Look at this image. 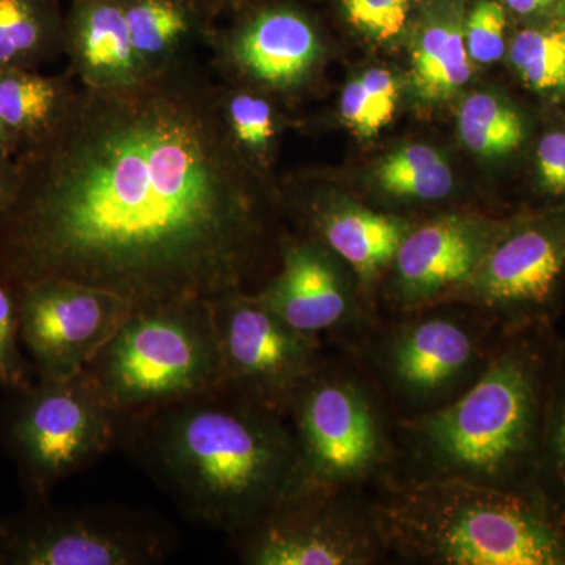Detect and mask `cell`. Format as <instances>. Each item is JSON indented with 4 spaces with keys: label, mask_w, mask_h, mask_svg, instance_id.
Listing matches in <instances>:
<instances>
[{
    "label": "cell",
    "mask_w": 565,
    "mask_h": 565,
    "mask_svg": "<svg viewBox=\"0 0 565 565\" xmlns=\"http://www.w3.org/2000/svg\"><path fill=\"white\" fill-rule=\"evenodd\" d=\"M14 159L0 218L11 291L65 278L134 308L252 291L262 199L223 88L191 55L120 87L77 84L61 120Z\"/></svg>",
    "instance_id": "1"
},
{
    "label": "cell",
    "mask_w": 565,
    "mask_h": 565,
    "mask_svg": "<svg viewBox=\"0 0 565 565\" xmlns=\"http://www.w3.org/2000/svg\"><path fill=\"white\" fill-rule=\"evenodd\" d=\"M120 445L185 515L230 537L280 503L296 470L288 418L226 386L126 415Z\"/></svg>",
    "instance_id": "2"
},
{
    "label": "cell",
    "mask_w": 565,
    "mask_h": 565,
    "mask_svg": "<svg viewBox=\"0 0 565 565\" xmlns=\"http://www.w3.org/2000/svg\"><path fill=\"white\" fill-rule=\"evenodd\" d=\"M561 337L556 322L504 327L467 392L430 414L397 419L386 481L459 479L542 498L539 471Z\"/></svg>",
    "instance_id": "3"
},
{
    "label": "cell",
    "mask_w": 565,
    "mask_h": 565,
    "mask_svg": "<svg viewBox=\"0 0 565 565\" xmlns=\"http://www.w3.org/2000/svg\"><path fill=\"white\" fill-rule=\"evenodd\" d=\"M390 556L424 565H565V522L545 501L459 479L373 490Z\"/></svg>",
    "instance_id": "4"
},
{
    "label": "cell",
    "mask_w": 565,
    "mask_h": 565,
    "mask_svg": "<svg viewBox=\"0 0 565 565\" xmlns=\"http://www.w3.org/2000/svg\"><path fill=\"white\" fill-rule=\"evenodd\" d=\"M504 326L478 305L445 300L375 321L340 345L385 397L397 419L452 403L482 374Z\"/></svg>",
    "instance_id": "5"
},
{
    "label": "cell",
    "mask_w": 565,
    "mask_h": 565,
    "mask_svg": "<svg viewBox=\"0 0 565 565\" xmlns=\"http://www.w3.org/2000/svg\"><path fill=\"white\" fill-rule=\"evenodd\" d=\"M296 470L288 493L374 490L393 473L392 408L348 353H326L294 393L288 414Z\"/></svg>",
    "instance_id": "6"
},
{
    "label": "cell",
    "mask_w": 565,
    "mask_h": 565,
    "mask_svg": "<svg viewBox=\"0 0 565 565\" xmlns=\"http://www.w3.org/2000/svg\"><path fill=\"white\" fill-rule=\"evenodd\" d=\"M85 371L126 415L222 388L210 302L134 308Z\"/></svg>",
    "instance_id": "7"
},
{
    "label": "cell",
    "mask_w": 565,
    "mask_h": 565,
    "mask_svg": "<svg viewBox=\"0 0 565 565\" xmlns=\"http://www.w3.org/2000/svg\"><path fill=\"white\" fill-rule=\"evenodd\" d=\"M126 414L107 399L87 371L66 377L35 375L7 392L0 440L33 503L121 444Z\"/></svg>",
    "instance_id": "8"
},
{
    "label": "cell",
    "mask_w": 565,
    "mask_h": 565,
    "mask_svg": "<svg viewBox=\"0 0 565 565\" xmlns=\"http://www.w3.org/2000/svg\"><path fill=\"white\" fill-rule=\"evenodd\" d=\"M177 530L122 505L52 508L0 519V565H152L173 555Z\"/></svg>",
    "instance_id": "9"
},
{
    "label": "cell",
    "mask_w": 565,
    "mask_h": 565,
    "mask_svg": "<svg viewBox=\"0 0 565 565\" xmlns=\"http://www.w3.org/2000/svg\"><path fill=\"white\" fill-rule=\"evenodd\" d=\"M230 541L247 565H375L392 559L373 490L285 494L269 514Z\"/></svg>",
    "instance_id": "10"
},
{
    "label": "cell",
    "mask_w": 565,
    "mask_h": 565,
    "mask_svg": "<svg viewBox=\"0 0 565 565\" xmlns=\"http://www.w3.org/2000/svg\"><path fill=\"white\" fill-rule=\"evenodd\" d=\"M223 366V386L286 416L294 393L326 356V341L294 329L255 291L210 302Z\"/></svg>",
    "instance_id": "11"
},
{
    "label": "cell",
    "mask_w": 565,
    "mask_h": 565,
    "mask_svg": "<svg viewBox=\"0 0 565 565\" xmlns=\"http://www.w3.org/2000/svg\"><path fill=\"white\" fill-rule=\"evenodd\" d=\"M565 297V211L511 218L463 289L504 327L556 322Z\"/></svg>",
    "instance_id": "12"
},
{
    "label": "cell",
    "mask_w": 565,
    "mask_h": 565,
    "mask_svg": "<svg viewBox=\"0 0 565 565\" xmlns=\"http://www.w3.org/2000/svg\"><path fill=\"white\" fill-rule=\"evenodd\" d=\"M20 340L35 375L81 373L132 313L128 300L65 278L14 289Z\"/></svg>",
    "instance_id": "13"
},
{
    "label": "cell",
    "mask_w": 565,
    "mask_h": 565,
    "mask_svg": "<svg viewBox=\"0 0 565 565\" xmlns=\"http://www.w3.org/2000/svg\"><path fill=\"white\" fill-rule=\"evenodd\" d=\"M256 296L294 329L340 348L379 316L351 267L311 237H285Z\"/></svg>",
    "instance_id": "14"
},
{
    "label": "cell",
    "mask_w": 565,
    "mask_h": 565,
    "mask_svg": "<svg viewBox=\"0 0 565 565\" xmlns=\"http://www.w3.org/2000/svg\"><path fill=\"white\" fill-rule=\"evenodd\" d=\"M509 221L448 212L415 223L379 285V313L394 315L460 299Z\"/></svg>",
    "instance_id": "15"
},
{
    "label": "cell",
    "mask_w": 565,
    "mask_h": 565,
    "mask_svg": "<svg viewBox=\"0 0 565 565\" xmlns=\"http://www.w3.org/2000/svg\"><path fill=\"white\" fill-rule=\"evenodd\" d=\"M221 43L234 68L277 90L302 84L322 54L313 24L285 6L253 11Z\"/></svg>",
    "instance_id": "16"
},
{
    "label": "cell",
    "mask_w": 565,
    "mask_h": 565,
    "mask_svg": "<svg viewBox=\"0 0 565 565\" xmlns=\"http://www.w3.org/2000/svg\"><path fill=\"white\" fill-rule=\"evenodd\" d=\"M307 221L311 230L308 237L326 245L351 267L367 299L377 308L379 285L415 222L332 196L310 202Z\"/></svg>",
    "instance_id": "17"
},
{
    "label": "cell",
    "mask_w": 565,
    "mask_h": 565,
    "mask_svg": "<svg viewBox=\"0 0 565 565\" xmlns=\"http://www.w3.org/2000/svg\"><path fill=\"white\" fill-rule=\"evenodd\" d=\"M65 55L77 84L110 88L150 74L134 51L121 0H71Z\"/></svg>",
    "instance_id": "18"
},
{
    "label": "cell",
    "mask_w": 565,
    "mask_h": 565,
    "mask_svg": "<svg viewBox=\"0 0 565 565\" xmlns=\"http://www.w3.org/2000/svg\"><path fill=\"white\" fill-rule=\"evenodd\" d=\"M134 51L145 68L162 70L191 55L211 35L214 14L196 0H121Z\"/></svg>",
    "instance_id": "19"
},
{
    "label": "cell",
    "mask_w": 565,
    "mask_h": 565,
    "mask_svg": "<svg viewBox=\"0 0 565 565\" xmlns=\"http://www.w3.org/2000/svg\"><path fill=\"white\" fill-rule=\"evenodd\" d=\"M462 10L451 6L427 18L411 43V81L424 102L455 95L471 77Z\"/></svg>",
    "instance_id": "20"
},
{
    "label": "cell",
    "mask_w": 565,
    "mask_h": 565,
    "mask_svg": "<svg viewBox=\"0 0 565 565\" xmlns=\"http://www.w3.org/2000/svg\"><path fill=\"white\" fill-rule=\"evenodd\" d=\"M76 90L77 81L70 71L47 76L39 70H0V120L13 134L20 151L54 128Z\"/></svg>",
    "instance_id": "21"
},
{
    "label": "cell",
    "mask_w": 565,
    "mask_h": 565,
    "mask_svg": "<svg viewBox=\"0 0 565 565\" xmlns=\"http://www.w3.org/2000/svg\"><path fill=\"white\" fill-rule=\"evenodd\" d=\"M58 0H0V70H39L65 55Z\"/></svg>",
    "instance_id": "22"
},
{
    "label": "cell",
    "mask_w": 565,
    "mask_h": 565,
    "mask_svg": "<svg viewBox=\"0 0 565 565\" xmlns=\"http://www.w3.org/2000/svg\"><path fill=\"white\" fill-rule=\"evenodd\" d=\"M516 77L534 95L565 102V20L535 21L515 33L505 51Z\"/></svg>",
    "instance_id": "23"
},
{
    "label": "cell",
    "mask_w": 565,
    "mask_h": 565,
    "mask_svg": "<svg viewBox=\"0 0 565 565\" xmlns=\"http://www.w3.org/2000/svg\"><path fill=\"white\" fill-rule=\"evenodd\" d=\"M459 134L481 158L505 159L526 147L531 126L516 104L494 93H475L460 106Z\"/></svg>",
    "instance_id": "24"
},
{
    "label": "cell",
    "mask_w": 565,
    "mask_h": 565,
    "mask_svg": "<svg viewBox=\"0 0 565 565\" xmlns=\"http://www.w3.org/2000/svg\"><path fill=\"white\" fill-rule=\"evenodd\" d=\"M377 181L386 195L422 203L440 202L455 188L448 162L427 145H408L386 156L377 167Z\"/></svg>",
    "instance_id": "25"
},
{
    "label": "cell",
    "mask_w": 565,
    "mask_h": 565,
    "mask_svg": "<svg viewBox=\"0 0 565 565\" xmlns=\"http://www.w3.org/2000/svg\"><path fill=\"white\" fill-rule=\"evenodd\" d=\"M539 492L550 511L565 522V337H561L550 390Z\"/></svg>",
    "instance_id": "26"
},
{
    "label": "cell",
    "mask_w": 565,
    "mask_h": 565,
    "mask_svg": "<svg viewBox=\"0 0 565 565\" xmlns=\"http://www.w3.org/2000/svg\"><path fill=\"white\" fill-rule=\"evenodd\" d=\"M223 109L233 139L245 158L248 161L263 158L277 134L270 103L252 92L223 88Z\"/></svg>",
    "instance_id": "27"
},
{
    "label": "cell",
    "mask_w": 565,
    "mask_h": 565,
    "mask_svg": "<svg viewBox=\"0 0 565 565\" xmlns=\"http://www.w3.org/2000/svg\"><path fill=\"white\" fill-rule=\"evenodd\" d=\"M35 377L20 340L17 297L0 278V390L11 392Z\"/></svg>",
    "instance_id": "28"
},
{
    "label": "cell",
    "mask_w": 565,
    "mask_h": 565,
    "mask_svg": "<svg viewBox=\"0 0 565 565\" xmlns=\"http://www.w3.org/2000/svg\"><path fill=\"white\" fill-rule=\"evenodd\" d=\"M508 17L497 0H481L465 22V44L471 62L489 65L505 57Z\"/></svg>",
    "instance_id": "29"
},
{
    "label": "cell",
    "mask_w": 565,
    "mask_h": 565,
    "mask_svg": "<svg viewBox=\"0 0 565 565\" xmlns=\"http://www.w3.org/2000/svg\"><path fill=\"white\" fill-rule=\"evenodd\" d=\"M533 167L545 212L565 211V128L546 129L535 140Z\"/></svg>",
    "instance_id": "30"
},
{
    "label": "cell",
    "mask_w": 565,
    "mask_h": 565,
    "mask_svg": "<svg viewBox=\"0 0 565 565\" xmlns=\"http://www.w3.org/2000/svg\"><path fill=\"white\" fill-rule=\"evenodd\" d=\"M345 18L377 41L399 35L407 24L411 0H341Z\"/></svg>",
    "instance_id": "31"
},
{
    "label": "cell",
    "mask_w": 565,
    "mask_h": 565,
    "mask_svg": "<svg viewBox=\"0 0 565 565\" xmlns=\"http://www.w3.org/2000/svg\"><path fill=\"white\" fill-rule=\"evenodd\" d=\"M364 90L370 99L375 126L379 131L393 120L397 107V82L390 71L374 68L366 71L362 77Z\"/></svg>",
    "instance_id": "32"
},
{
    "label": "cell",
    "mask_w": 565,
    "mask_h": 565,
    "mask_svg": "<svg viewBox=\"0 0 565 565\" xmlns=\"http://www.w3.org/2000/svg\"><path fill=\"white\" fill-rule=\"evenodd\" d=\"M341 118L352 131L362 137H373L379 132L375 126L373 109L364 90L362 79H353L345 85L341 96Z\"/></svg>",
    "instance_id": "33"
},
{
    "label": "cell",
    "mask_w": 565,
    "mask_h": 565,
    "mask_svg": "<svg viewBox=\"0 0 565 565\" xmlns=\"http://www.w3.org/2000/svg\"><path fill=\"white\" fill-rule=\"evenodd\" d=\"M18 167L17 159L0 154V218L3 217L13 202L17 192Z\"/></svg>",
    "instance_id": "34"
},
{
    "label": "cell",
    "mask_w": 565,
    "mask_h": 565,
    "mask_svg": "<svg viewBox=\"0 0 565 565\" xmlns=\"http://www.w3.org/2000/svg\"><path fill=\"white\" fill-rule=\"evenodd\" d=\"M512 13L523 18H542L555 13L557 0H503Z\"/></svg>",
    "instance_id": "35"
},
{
    "label": "cell",
    "mask_w": 565,
    "mask_h": 565,
    "mask_svg": "<svg viewBox=\"0 0 565 565\" xmlns=\"http://www.w3.org/2000/svg\"><path fill=\"white\" fill-rule=\"evenodd\" d=\"M18 151H20V147H18L17 139H14L13 134H11L9 128L0 120V154L14 158Z\"/></svg>",
    "instance_id": "36"
},
{
    "label": "cell",
    "mask_w": 565,
    "mask_h": 565,
    "mask_svg": "<svg viewBox=\"0 0 565 565\" xmlns=\"http://www.w3.org/2000/svg\"><path fill=\"white\" fill-rule=\"evenodd\" d=\"M555 14L565 20V0H557Z\"/></svg>",
    "instance_id": "37"
},
{
    "label": "cell",
    "mask_w": 565,
    "mask_h": 565,
    "mask_svg": "<svg viewBox=\"0 0 565 565\" xmlns=\"http://www.w3.org/2000/svg\"><path fill=\"white\" fill-rule=\"evenodd\" d=\"M196 2L202 3L203 7H206L214 14V6L217 3V0H196Z\"/></svg>",
    "instance_id": "38"
}]
</instances>
